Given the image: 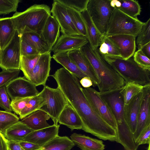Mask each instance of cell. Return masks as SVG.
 Wrapping results in <instances>:
<instances>
[{"instance_id":"obj_1","label":"cell","mask_w":150,"mask_h":150,"mask_svg":"<svg viewBox=\"0 0 150 150\" xmlns=\"http://www.w3.org/2000/svg\"><path fill=\"white\" fill-rule=\"evenodd\" d=\"M98 48L92 49L88 43L80 50L89 61L97 75L100 81L97 86L99 92L124 86V80L105 61L99 53Z\"/></svg>"},{"instance_id":"obj_2","label":"cell","mask_w":150,"mask_h":150,"mask_svg":"<svg viewBox=\"0 0 150 150\" xmlns=\"http://www.w3.org/2000/svg\"><path fill=\"white\" fill-rule=\"evenodd\" d=\"M50 15L51 10L49 6L35 4L23 11H16L11 18L20 35L29 32L41 35L46 21Z\"/></svg>"},{"instance_id":"obj_3","label":"cell","mask_w":150,"mask_h":150,"mask_svg":"<svg viewBox=\"0 0 150 150\" xmlns=\"http://www.w3.org/2000/svg\"><path fill=\"white\" fill-rule=\"evenodd\" d=\"M102 57L123 79L125 84L134 82L143 86L150 84V71L139 65L133 57L126 60L118 57Z\"/></svg>"},{"instance_id":"obj_4","label":"cell","mask_w":150,"mask_h":150,"mask_svg":"<svg viewBox=\"0 0 150 150\" xmlns=\"http://www.w3.org/2000/svg\"><path fill=\"white\" fill-rule=\"evenodd\" d=\"M144 23L138 19L132 18L115 8L105 35H127L136 37Z\"/></svg>"},{"instance_id":"obj_5","label":"cell","mask_w":150,"mask_h":150,"mask_svg":"<svg viewBox=\"0 0 150 150\" xmlns=\"http://www.w3.org/2000/svg\"><path fill=\"white\" fill-rule=\"evenodd\" d=\"M39 94L46 101L45 104L40 110L50 116L54 125H58L59 117L66 105L69 103L68 102L58 87L53 88L45 85Z\"/></svg>"},{"instance_id":"obj_6","label":"cell","mask_w":150,"mask_h":150,"mask_svg":"<svg viewBox=\"0 0 150 150\" xmlns=\"http://www.w3.org/2000/svg\"><path fill=\"white\" fill-rule=\"evenodd\" d=\"M114 8L110 0H89L87 10L96 27L104 35Z\"/></svg>"},{"instance_id":"obj_7","label":"cell","mask_w":150,"mask_h":150,"mask_svg":"<svg viewBox=\"0 0 150 150\" xmlns=\"http://www.w3.org/2000/svg\"><path fill=\"white\" fill-rule=\"evenodd\" d=\"M21 38L16 30L10 42L0 53V67L2 69H20Z\"/></svg>"},{"instance_id":"obj_8","label":"cell","mask_w":150,"mask_h":150,"mask_svg":"<svg viewBox=\"0 0 150 150\" xmlns=\"http://www.w3.org/2000/svg\"><path fill=\"white\" fill-rule=\"evenodd\" d=\"M82 91L91 107L108 125L115 129L117 124L115 117L95 89L82 88Z\"/></svg>"},{"instance_id":"obj_9","label":"cell","mask_w":150,"mask_h":150,"mask_svg":"<svg viewBox=\"0 0 150 150\" xmlns=\"http://www.w3.org/2000/svg\"><path fill=\"white\" fill-rule=\"evenodd\" d=\"M5 86L11 100L19 98L33 97L39 93L36 86L24 76L17 77L13 79Z\"/></svg>"},{"instance_id":"obj_10","label":"cell","mask_w":150,"mask_h":150,"mask_svg":"<svg viewBox=\"0 0 150 150\" xmlns=\"http://www.w3.org/2000/svg\"><path fill=\"white\" fill-rule=\"evenodd\" d=\"M122 87L101 92L99 94L114 115L117 126L126 122L124 117L125 105L123 97L121 93Z\"/></svg>"},{"instance_id":"obj_11","label":"cell","mask_w":150,"mask_h":150,"mask_svg":"<svg viewBox=\"0 0 150 150\" xmlns=\"http://www.w3.org/2000/svg\"><path fill=\"white\" fill-rule=\"evenodd\" d=\"M51 12L59 25L62 34L80 35L72 22L66 6L54 0Z\"/></svg>"},{"instance_id":"obj_12","label":"cell","mask_w":150,"mask_h":150,"mask_svg":"<svg viewBox=\"0 0 150 150\" xmlns=\"http://www.w3.org/2000/svg\"><path fill=\"white\" fill-rule=\"evenodd\" d=\"M88 43L87 38L82 36L62 34L52 48L51 51L54 54L68 52L80 49Z\"/></svg>"},{"instance_id":"obj_13","label":"cell","mask_w":150,"mask_h":150,"mask_svg":"<svg viewBox=\"0 0 150 150\" xmlns=\"http://www.w3.org/2000/svg\"><path fill=\"white\" fill-rule=\"evenodd\" d=\"M51 58V51L41 54L32 70L29 81L36 86L46 85L50 76Z\"/></svg>"},{"instance_id":"obj_14","label":"cell","mask_w":150,"mask_h":150,"mask_svg":"<svg viewBox=\"0 0 150 150\" xmlns=\"http://www.w3.org/2000/svg\"><path fill=\"white\" fill-rule=\"evenodd\" d=\"M149 85L144 86L142 91L134 97L128 104L124 105V119L133 134L136 129L142 101L147 88Z\"/></svg>"},{"instance_id":"obj_15","label":"cell","mask_w":150,"mask_h":150,"mask_svg":"<svg viewBox=\"0 0 150 150\" xmlns=\"http://www.w3.org/2000/svg\"><path fill=\"white\" fill-rule=\"evenodd\" d=\"M106 36L117 47L120 53L121 58L126 60L133 56L136 51V37L127 35Z\"/></svg>"},{"instance_id":"obj_16","label":"cell","mask_w":150,"mask_h":150,"mask_svg":"<svg viewBox=\"0 0 150 150\" xmlns=\"http://www.w3.org/2000/svg\"><path fill=\"white\" fill-rule=\"evenodd\" d=\"M150 85L146 89L139 115L137 127L133 134L136 143L139 137L147 126L150 125Z\"/></svg>"},{"instance_id":"obj_17","label":"cell","mask_w":150,"mask_h":150,"mask_svg":"<svg viewBox=\"0 0 150 150\" xmlns=\"http://www.w3.org/2000/svg\"><path fill=\"white\" fill-rule=\"evenodd\" d=\"M69 57L79 68L91 80L93 86L100 83L99 79L89 61L80 49L68 52Z\"/></svg>"},{"instance_id":"obj_18","label":"cell","mask_w":150,"mask_h":150,"mask_svg":"<svg viewBox=\"0 0 150 150\" xmlns=\"http://www.w3.org/2000/svg\"><path fill=\"white\" fill-rule=\"evenodd\" d=\"M59 125H53L49 127L34 131L28 135L23 141L37 144L42 146L58 135Z\"/></svg>"},{"instance_id":"obj_19","label":"cell","mask_w":150,"mask_h":150,"mask_svg":"<svg viewBox=\"0 0 150 150\" xmlns=\"http://www.w3.org/2000/svg\"><path fill=\"white\" fill-rule=\"evenodd\" d=\"M81 13L86 25V38L88 43L92 49L98 48L105 35L102 34L96 27L87 9Z\"/></svg>"},{"instance_id":"obj_20","label":"cell","mask_w":150,"mask_h":150,"mask_svg":"<svg viewBox=\"0 0 150 150\" xmlns=\"http://www.w3.org/2000/svg\"><path fill=\"white\" fill-rule=\"evenodd\" d=\"M58 122L60 124L67 126L71 131L74 129H81L83 126L79 115L69 103L66 105L61 113Z\"/></svg>"},{"instance_id":"obj_21","label":"cell","mask_w":150,"mask_h":150,"mask_svg":"<svg viewBox=\"0 0 150 150\" xmlns=\"http://www.w3.org/2000/svg\"><path fill=\"white\" fill-rule=\"evenodd\" d=\"M70 138L81 150H104L105 149V145L102 140L75 133L72 134Z\"/></svg>"},{"instance_id":"obj_22","label":"cell","mask_w":150,"mask_h":150,"mask_svg":"<svg viewBox=\"0 0 150 150\" xmlns=\"http://www.w3.org/2000/svg\"><path fill=\"white\" fill-rule=\"evenodd\" d=\"M60 27L51 15L48 18L41 35L51 48L59 37Z\"/></svg>"},{"instance_id":"obj_23","label":"cell","mask_w":150,"mask_h":150,"mask_svg":"<svg viewBox=\"0 0 150 150\" xmlns=\"http://www.w3.org/2000/svg\"><path fill=\"white\" fill-rule=\"evenodd\" d=\"M50 118L45 112L39 110L29 115L21 121L34 131L49 127L47 120Z\"/></svg>"},{"instance_id":"obj_24","label":"cell","mask_w":150,"mask_h":150,"mask_svg":"<svg viewBox=\"0 0 150 150\" xmlns=\"http://www.w3.org/2000/svg\"><path fill=\"white\" fill-rule=\"evenodd\" d=\"M16 29L11 17L0 18V48H5L11 41Z\"/></svg>"},{"instance_id":"obj_25","label":"cell","mask_w":150,"mask_h":150,"mask_svg":"<svg viewBox=\"0 0 150 150\" xmlns=\"http://www.w3.org/2000/svg\"><path fill=\"white\" fill-rule=\"evenodd\" d=\"M33 131L19 121L7 129L3 134L7 140L19 142Z\"/></svg>"},{"instance_id":"obj_26","label":"cell","mask_w":150,"mask_h":150,"mask_svg":"<svg viewBox=\"0 0 150 150\" xmlns=\"http://www.w3.org/2000/svg\"><path fill=\"white\" fill-rule=\"evenodd\" d=\"M21 39L28 43L42 54L51 51V48L41 35L33 32L20 35Z\"/></svg>"},{"instance_id":"obj_27","label":"cell","mask_w":150,"mask_h":150,"mask_svg":"<svg viewBox=\"0 0 150 150\" xmlns=\"http://www.w3.org/2000/svg\"><path fill=\"white\" fill-rule=\"evenodd\" d=\"M52 57L57 62L62 65L64 68L77 78L81 79L84 77L88 76L71 59L68 52L54 54Z\"/></svg>"},{"instance_id":"obj_28","label":"cell","mask_w":150,"mask_h":150,"mask_svg":"<svg viewBox=\"0 0 150 150\" xmlns=\"http://www.w3.org/2000/svg\"><path fill=\"white\" fill-rule=\"evenodd\" d=\"M75 145L68 137L58 135L42 146L40 150H70Z\"/></svg>"},{"instance_id":"obj_29","label":"cell","mask_w":150,"mask_h":150,"mask_svg":"<svg viewBox=\"0 0 150 150\" xmlns=\"http://www.w3.org/2000/svg\"><path fill=\"white\" fill-rule=\"evenodd\" d=\"M120 6L117 8L132 18L138 19V16L140 15L141 8L137 1L120 0Z\"/></svg>"},{"instance_id":"obj_30","label":"cell","mask_w":150,"mask_h":150,"mask_svg":"<svg viewBox=\"0 0 150 150\" xmlns=\"http://www.w3.org/2000/svg\"><path fill=\"white\" fill-rule=\"evenodd\" d=\"M45 99L38 94L32 97L21 112L19 118L23 119L29 115L40 110L45 103Z\"/></svg>"},{"instance_id":"obj_31","label":"cell","mask_w":150,"mask_h":150,"mask_svg":"<svg viewBox=\"0 0 150 150\" xmlns=\"http://www.w3.org/2000/svg\"><path fill=\"white\" fill-rule=\"evenodd\" d=\"M41 55L38 54L26 56H21L20 70L22 71L24 76L28 80L30 74Z\"/></svg>"},{"instance_id":"obj_32","label":"cell","mask_w":150,"mask_h":150,"mask_svg":"<svg viewBox=\"0 0 150 150\" xmlns=\"http://www.w3.org/2000/svg\"><path fill=\"white\" fill-rule=\"evenodd\" d=\"M144 87V86L134 82L125 83L121 91L125 105L128 104L134 97L142 91Z\"/></svg>"},{"instance_id":"obj_33","label":"cell","mask_w":150,"mask_h":150,"mask_svg":"<svg viewBox=\"0 0 150 150\" xmlns=\"http://www.w3.org/2000/svg\"><path fill=\"white\" fill-rule=\"evenodd\" d=\"M67 7L68 13L80 35L86 38V25L81 13L72 8Z\"/></svg>"},{"instance_id":"obj_34","label":"cell","mask_w":150,"mask_h":150,"mask_svg":"<svg viewBox=\"0 0 150 150\" xmlns=\"http://www.w3.org/2000/svg\"><path fill=\"white\" fill-rule=\"evenodd\" d=\"M98 49L102 57L110 56L121 57L117 47L105 35Z\"/></svg>"},{"instance_id":"obj_35","label":"cell","mask_w":150,"mask_h":150,"mask_svg":"<svg viewBox=\"0 0 150 150\" xmlns=\"http://www.w3.org/2000/svg\"><path fill=\"white\" fill-rule=\"evenodd\" d=\"M19 120L16 115L11 112L0 110V132L4 134L7 129Z\"/></svg>"},{"instance_id":"obj_36","label":"cell","mask_w":150,"mask_h":150,"mask_svg":"<svg viewBox=\"0 0 150 150\" xmlns=\"http://www.w3.org/2000/svg\"><path fill=\"white\" fill-rule=\"evenodd\" d=\"M136 37V43L138 50L150 42V18L144 23Z\"/></svg>"},{"instance_id":"obj_37","label":"cell","mask_w":150,"mask_h":150,"mask_svg":"<svg viewBox=\"0 0 150 150\" xmlns=\"http://www.w3.org/2000/svg\"><path fill=\"white\" fill-rule=\"evenodd\" d=\"M20 0H0V15L16 12Z\"/></svg>"},{"instance_id":"obj_38","label":"cell","mask_w":150,"mask_h":150,"mask_svg":"<svg viewBox=\"0 0 150 150\" xmlns=\"http://www.w3.org/2000/svg\"><path fill=\"white\" fill-rule=\"evenodd\" d=\"M67 7L74 8L81 13L87 9L89 0H57Z\"/></svg>"},{"instance_id":"obj_39","label":"cell","mask_w":150,"mask_h":150,"mask_svg":"<svg viewBox=\"0 0 150 150\" xmlns=\"http://www.w3.org/2000/svg\"><path fill=\"white\" fill-rule=\"evenodd\" d=\"M20 71V69H2L0 72V88L17 77Z\"/></svg>"},{"instance_id":"obj_40","label":"cell","mask_w":150,"mask_h":150,"mask_svg":"<svg viewBox=\"0 0 150 150\" xmlns=\"http://www.w3.org/2000/svg\"><path fill=\"white\" fill-rule=\"evenodd\" d=\"M134 61L143 69L150 71V60L140 50L135 51L133 56Z\"/></svg>"},{"instance_id":"obj_41","label":"cell","mask_w":150,"mask_h":150,"mask_svg":"<svg viewBox=\"0 0 150 150\" xmlns=\"http://www.w3.org/2000/svg\"><path fill=\"white\" fill-rule=\"evenodd\" d=\"M33 97L19 98L11 100L10 106L12 111L16 114L19 115L29 101Z\"/></svg>"},{"instance_id":"obj_42","label":"cell","mask_w":150,"mask_h":150,"mask_svg":"<svg viewBox=\"0 0 150 150\" xmlns=\"http://www.w3.org/2000/svg\"><path fill=\"white\" fill-rule=\"evenodd\" d=\"M6 88L5 85L0 88V107L5 111H12L10 106L11 101Z\"/></svg>"},{"instance_id":"obj_43","label":"cell","mask_w":150,"mask_h":150,"mask_svg":"<svg viewBox=\"0 0 150 150\" xmlns=\"http://www.w3.org/2000/svg\"><path fill=\"white\" fill-rule=\"evenodd\" d=\"M21 55L26 56L40 54L39 52L28 43L21 39Z\"/></svg>"},{"instance_id":"obj_44","label":"cell","mask_w":150,"mask_h":150,"mask_svg":"<svg viewBox=\"0 0 150 150\" xmlns=\"http://www.w3.org/2000/svg\"><path fill=\"white\" fill-rule=\"evenodd\" d=\"M150 125L145 129L142 132L136 143L139 146L145 144H149L150 143Z\"/></svg>"},{"instance_id":"obj_45","label":"cell","mask_w":150,"mask_h":150,"mask_svg":"<svg viewBox=\"0 0 150 150\" xmlns=\"http://www.w3.org/2000/svg\"><path fill=\"white\" fill-rule=\"evenodd\" d=\"M21 146L25 150H40L42 147L39 145L24 141L19 142Z\"/></svg>"},{"instance_id":"obj_46","label":"cell","mask_w":150,"mask_h":150,"mask_svg":"<svg viewBox=\"0 0 150 150\" xmlns=\"http://www.w3.org/2000/svg\"><path fill=\"white\" fill-rule=\"evenodd\" d=\"M8 147L11 150H25L20 145L19 142L7 140Z\"/></svg>"},{"instance_id":"obj_47","label":"cell","mask_w":150,"mask_h":150,"mask_svg":"<svg viewBox=\"0 0 150 150\" xmlns=\"http://www.w3.org/2000/svg\"><path fill=\"white\" fill-rule=\"evenodd\" d=\"M80 82L81 85L84 88L90 87L93 85V83L91 79L88 76H86L82 78Z\"/></svg>"},{"instance_id":"obj_48","label":"cell","mask_w":150,"mask_h":150,"mask_svg":"<svg viewBox=\"0 0 150 150\" xmlns=\"http://www.w3.org/2000/svg\"><path fill=\"white\" fill-rule=\"evenodd\" d=\"M7 139L4 134L0 132V150H8Z\"/></svg>"},{"instance_id":"obj_49","label":"cell","mask_w":150,"mask_h":150,"mask_svg":"<svg viewBox=\"0 0 150 150\" xmlns=\"http://www.w3.org/2000/svg\"><path fill=\"white\" fill-rule=\"evenodd\" d=\"M140 50L145 55L150 58V42L143 46Z\"/></svg>"},{"instance_id":"obj_50","label":"cell","mask_w":150,"mask_h":150,"mask_svg":"<svg viewBox=\"0 0 150 150\" xmlns=\"http://www.w3.org/2000/svg\"><path fill=\"white\" fill-rule=\"evenodd\" d=\"M150 144H149L147 148V150H150Z\"/></svg>"},{"instance_id":"obj_51","label":"cell","mask_w":150,"mask_h":150,"mask_svg":"<svg viewBox=\"0 0 150 150\" xmlns=\"http://www.w3.org/2000/svg\"><path fill=\"white\" fill-rule=\"evenodd\" d=\"M8 150H11L8 146Z\"/></svg>"},{"instance_id":"obj_52","label":"cell","mask_w":150,"mask_h":150,"mask_svg":"<svg viewBox=\"0 0 150 150\" xmlns=\"http://www.w3.org/2000/svg\"><path fill=\"white\" fill-rule=\"evenodd\" d=\"M1 49H0V51H1Z\"/></svg>"}]
</instances>
